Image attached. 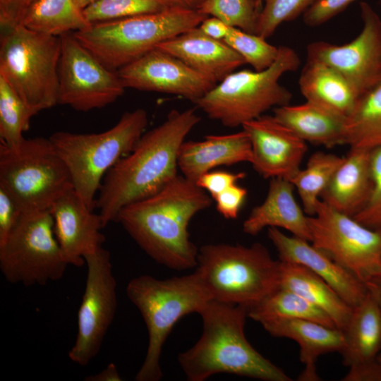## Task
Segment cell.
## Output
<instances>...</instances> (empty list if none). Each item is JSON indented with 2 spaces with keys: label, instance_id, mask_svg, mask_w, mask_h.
Returning <instances> with one entry per match:
<instances>
[{
  "label": "cell",
  "instance_id": "6da1fadb",
  "mask_svg": "<svg viewBox=\"0 0 381 381\" xmlns=\"http://www.w3.org/2000/svg\"><path fill=\"white\" fill-rule=\"evenodd\" d=\"M200 121L193 108L172 109L161 124L145 132L131 153L109 170L96 198L104 226L117 222L126 206L156 193L178 175L180 147Z\"/></svg>",
  "mask_w": 381,
  "mask_h": 381
},
{
  "label": "cell",
  "instance_id": "7a4b0ae2",
  "mask_svg": "<svg viewBox=\"0 0 381 381\" xmlns=\"http://www.w3.org/2000/svg\"><path fill=\"white\" fill-rule=\"evenodd\" d=\"M212 198L203 189L178 174L156 193L126 206L121 223L135 243L157 262L176 270L197 266L198 249L188 226Z\"/></svg>",
  "mask_w": 381,
  "mask_h": 381
},
{
  "label": "cell",
  "instance_id": "3957f363",
  "mask_svg": "<svg viewBox=\"0 0 381 381\" xmlns=\"http://www.w3.org/2000/svg\"><path fill=\"white\" fill-rule=\"evenodd\" d=\"M198 314L203 324L201 337L178 356L188 380L203 381L217 373L265 381L292 380L247 340L245 307L210 300Z\"/></svg>",
  "mask_w": 381,
  "mask_h": 381
},
{
  "label": "cell",
  "instance_id": "277c9868",
  "mask_svg": "<svg viewBox=\"0 0 381 381\" xmlns=\"http://www.w3.org/2000/svg\"><path fill=\"white\" fill-rule=\"evenodd\" d=\"M195 271L212 300L247 310L280 286V260L258 242L205 245L198 249Z\"/></svg>",
  "mask_w": 381,
  "mask_h": 381
},
{
  "label": "cell",
  "instance_id": "5b68a950",
  "mask_svg": "<svg viewBox=\"0 0 381 381\" xmlns=\"http://www.w3.org/2000/svg\"><path fill=\"white\" fill-rule=\"evenodd\" d=\"M126 291L140 312L148 333L146 356L135 380L158 381L163 376L162 347L173 327L186 315L199 313L212 299L196 271L166 279L136 277L129 281Z\"/></svg>",
  "mask_w": 381,
  "mask_h": 381
},
{
  "label": "cell",
  "instance_id": "8992f818",
  "mask_svg": "<svg viewBox=\"0 0 381 381\" xmlns=\"http://www.w3.org/2000/svg\"><path fill=\"white\" fill-rule=\"evenodd\" d=\"M147 114L143 109L125 112L111 128L98 133H54L49 139L66 164L73 188L93 210L106 174L127 156L145 133Z\"/></svg>",
  "mask_w": 381,
  "mask_h": 381
},
{
  "label": "cell",
  "instance_id": "52a82bcc",
  "mask_svg": "<svg viewBox=\"0 0 381 381\" xmlns=\"http://www.w3.org/2000/svg\"><path fill=\"white\" fill-rule=\"evenodd\" d=\"M300 64L294 49L279 47L277 59L270 67L234 71L194 104L226 127H242L269 109L290 103L292 93L279 80L284 73L296 71Z\"/></svg>",
  "mask_w": 381,
  "mask_h": 381
},
{
  "label": "cell",
  "instance_id": "ba28073f",
  "mask_svg": "<svg viewBox=\"0 0 381 381\" xmlns=\"http://www.w3.org/2000/svg\"><path fill=\"white\" fill-rule=\"evenodd\" d=\"M208 16L181 7L92 23L73 32L102 64L118 71L166 40L195 28Z\"/></svg>",
  "mask_w": 381,
  "mask_h": 381
},
{
  "label": "cell",
  "instance_id": "9c48e42d",
  "mask_svg": "<svg viewBox=\"0 0 381 381\" xmlns=\"http://www.w3.org/2000/svg\"><path fill=\"white\" fill-rule=\"evenodd\" d=\"M1 31L0 75L38 112L58 104L61 37L22 24Z\"/></svg>",
  "mask_w": 381,
  "mask_h": 381
},
{
  "label": "cell",
  "instance_id": "30bf717a",
  "mask_svg": "<svg viewBox=\"0 0 381 381\" xmlns=\"http://www.w3.org/2000/svg\"><path fill=\"white\" fill-rule=\"evenodd\" d=\"M0 186L23 213L49 210L73 187L69 171L49 138H23L15 147L0 144Z\"/></svg>",
  "mask_w": 381,
  "mask_h": 381
},
{
  "label": "cell",
  "instance_id": "8fae6325",
  "mask_svg": "<svg viewBox=\"0 0 381 381\" xmlns=\"http://www.w3.org/2000/svg\"><path fill=\"white\" fill-rule=\"evenodd\" d=\"M68 265L49 210L23 213L0 243V270L11 284L44 285L60 279Z\"/></svg>",
  "mask_w": 381,
  "mask_h": 381
},
{
  "label": "cell",
  "instance_id": "7c38bea8",
  "mask_svg": "<svg viewBox=\"0 0 381 381\" xmlns=\"http://www.w3.org/2000/svg\"><path fill=\"white\" fill-rule=\"evenodd\" d=\"M308 224L310 243L365 284L381 277V232L321 200Z\"/></svg>",
  "mask_w": 381,
  "mask_h": 381
},
{
  "label": "cell",
  "instance_id": "4fadbf2b",
  "mask_svg": "<svg viewBox=\"0 0 381 381\" xmlns=\"http://www.w3.org/2000/svg\"><path fill=\"white\" fill-rule=\"evenodd\" d=\"M60 37L58 104L86 112L103 108L123 94L126 88L117 71L102 64L73 32Z\"/></svg>",
  "mask_w": 381,
  "mask_h": 381
},
{
  "label": "cell",
  "instance_id": "5bb4252c",
  "mask_svg": "<svg viewBox=\"0 0 381 381\" xmlns=\"http://www.w3.org/2000/svg\"><path fill=\"white\" fill-rule=\"evenodd\" d=\"M87 277L78 312L75 341L68 352L74 363L87 365L99 353L116 307V282L110 253L99 248L84 257Z\"/></svg>",
  "mask_w": 381,
  "mask_h": 381
},
{
  "label": "cell",
  "instance_id": "9a60e30c",
  "mask_svg": "<svg viewBox=\"0 0 381 381\" xmlns=\"http://www.w3.org/2000/svg\"><path fill=\"white\" fill-rule=\"evenodd\" d=\"M360 8L363 27L354 40L343 45L318 41L307 47V59L337 71L359 97L381 79V18L365 1Z\"/></svg>",
  "mask_w": 381,
  "mask_h": 381
},
{
  "label": "cell",
  "instance_id": "2e32d148",
  "mask_svg": "<svg viewBox=\"0 0 381 381\" xmlns=\"http://www.w3.org/2000/svg\"><path fill=\"white\" fill-rule=\"evenodd\" d=\"M117 71L125 88L175 95L193 103L217 84L157 47Z\"/></svg>",
  "mask_w": 381,
  "mask_h": 381
},
{
  "label": "cell",
  "instance_id": "e0dca14e",
  "mask_svg": "<svg viewBox=\"0 0 381 381\" xmlns=\"http://www.w3.org/2000/svg\"><path fill=\"white\" fill-rule=\"evenodd\" d=\"M252 150L253 168L264 179L289 180L300 168L306 142L273 115L263 114L245 123Z\"/></svg>",
  "mask_w": 381,
  "mask_h": 381
},
{
  "label": "cell",
  "instance_id": "ac0fdd59",
  "mask_svg": "<svg viewBox=\"0 0 381 381\" xmlns=\"http://www.w3.org/2000/svg\"><path fill=\"white\" fill-rule=\"evenodd\" d=\"M49 212L65 260L68 265L83 266L84 257L102 247L105 241L101 216L88 207L73 187L56 198Z\"/></svg>",
  "mask_w": 381,
  "mask_h": 381
},
{
  "label": "cell",
  "instance_id": "d6986e66",
  "mask_svg": "<svg viewBox=\"0 0 381 381\" xmlns=\"http://www.w3.org/2000/svg\"><path fill=\"white\" fill-rule=\"evenodd\" d=\"M279 260L303 265L326 282L352 308L367 296L366 285L310 241L267 228Z\"/></svg>",
  "mask_w": 381,
  "mask_h": 381
},
{
  "label": "cell",
  "instance_id": "ffe728a7",
  "mask_svg": "<svg viewBox=\"0 0 381 381\" xmlns=\"http://www.w3.org/2000/svg\"><path fill=\"white\" fill-rule=\"evenodd\" d=\"M157 48L176 56L216 83L246 64L223 40L207 36L198 26L161 42Z\"/></svg>",
  "mask_w": 381,
  "mask_h": 381
},
{
  "label": "cell",
  "instance_id": "44dd1931",
  "mask_svg": "<svg viewBox=\"0 0 381 381\" xmlns=\"http://www.w3.org/2000/svg\"><path fill=\"white\" fill-rule=\"evenodd\" d=\"M251 160L250 141L242 129L231 134L207 135L200 141H184L179 150L178 168L182 176L195 183L217 167Z\"/></svg>",
  "mask_w": 381,
  "mask_h": 381
},
{
  "label": "cell",
  "instance_id": "7402d4cb",
  "mask_svg": "<svg viewBox=\"0 0 381 381\" xmlns=\"http://www.w3.org/2000/svg\"><path fill=\"white\" fill-rule=\"evenodd\" d=\"M294 189L287 179H270L266 198L260 205L252 209L244 220L243 232L255 236L265 228H281L310 242L308 216L297 202Z\"/></svg>",
  "mask_w": 381,
  "mask_h": 381
},
{
  "label": "cell",
  "instance_id": "603a6c76",
  "mask_svg": "<svg viewBox=\"0 0 381 381\" xmlns=\"http://www.w3.org/2000/svg\"><path fill=\"white\" fill-rule=\"evenodd\" d=\"M271 335L295 341L300 347V360L304 369L298 380L318 381V358L327 353L341 352L344 346L343 331L308 320H277L261 324Z\"/></svg>",
  "mask_w": 381,
  "mask_h": 381
},
{
  "label": "cell",
  "instance_id": "cb8c5ba5",
  "mask_svg": "<svg viewBox=\"0 0 381 381\" xmlns=\"http://www.w3.org/2000/svg\"><path fill=\"white\" fill-rule=\"evenodd\" d=\"M370 152L350 148L321 194L323 202L353 217L363 209L372 188Z\"/></svg>",
  "mask_w": 381,
  "mask_h": 381
},
{
  "label": "cell",
  "instance_id": "d4e9b609",
  "mask_svg": "<svg viewBox=\"0 0 381 381\" xmlns=\"http://www.w3.org/2000/svg\"><path fill=\"white\" fill-rule=\"evenodd\" d=\"M273 116L306 143L332 148L344 145L346 117L306 101L273 109Z\"/></svg>",
  "mask_w": 381,
  "mask_h": 381
},
{
  "label": "cell",
  "instance_id": "484cf974",
  "mask_svg": "<svg viewBox=\"0 0 381 381\" xmlns=\"http://www.w3.org/2000/svg\"><path fill=\"white\" fill-rule=\"evenodd\" d=\"M298 85L306 101L347 117L359 95L351 84L327 64L307 59Z\"/></svg>",
  "mask_w": 381,
  "mask_h": 381
},
{
  "label": "cell",
  "instance_id": "4316f807",
  "mask_svg": "<svg viewBox=\"0 0 381 381\" xmlns=\"http://www.w3.org/2000/svg\"><path fill=\"white\" fill-rule=\"evenodd\" d=\"M344 346L340 353L349 368L377 359L381 352V311L368 291L353 308L350 319L342 330Z\"/></svg>",
  "mask_w": 381,
  "mask_h": 381
},
{
  "label": "cell",
  "instance_id": "83f0119b",
  "mask_svg": "<svg viewBox=\"0 0 381 381\" xmlns=\"http://www.w3.org/2000/svg\"><path fill=\"white\" fill-rule=\"evenodd\" d=\"M280 286L297 294L327 314L335 326L343 330L353 308L326 282L306 267L281 261Z\"/></svg>",
  "mask_w": 381,
  "mask_h": 381
},
{
  "label": "cell",
  "instance_id": "f1b7e54d",
  "mask_svg": "<svg viewBox=\"0 0 381 381\" xmlns=\"http://www.w3.org/2000/svg\"><path fill=\"white\" fill-rule=\"evenodd\" d=\"M20 24L30 30L58 37L92 25L74 0H37L26 9Z\"/></svg>",
  "mask_w": 381,
  "mask_h": 381
},
{
  "label": "cell",
  "instance_id": "f546056e",
  "mask_svg": "<svg viewBox=\"0 0 381 381\" xmlns=\"http://www.w3.org/2000/svg\"><path fill=\"white\" fill-rule=\"evenodd\" d=\"M344 145L368 150L381 147V79L359 97L346 118Z\"/></svg>",
  "mask_w": 381,
  "mask_h": 381
},
{
  "label": "cell",
  "instance_id": "4dcf8cb0",
  "mask_svg": "<svg viewBox=\"0 0 381 381\" xmlns=\"http://www.w3.org/2000/svg\"><path fill=\"white\" fill-rule=\"evenodd\" d=\"M248 316L260 324L277 320L301 319L337 327L324 311L294 291L281 286L248 310Z\"/></svg>",
  "mask_w": 381,
  "mask_h": 381
},
{
  "label": "cell",
  "instance_id": "1f68e13d",
  "mask_svg": "<svg viewBox=\"0 0 381 381\" xmlns=\"http://www.w3.org/2000/svg\"><path fill=\"white\" fill-rule=\"evenodd\" d=\"M343 157L332 153L315 152L308 159L304 169H299L289 181L301 199L308 216H313L323 190L329 183Z\"/></svg>",
  "mask_w": 381,
  "mask_h": 381
},
{
  "label": "cell",
  "instance_id": "d6a6232c",
  "mask_svg": "<svg viewBox=\"0 0 381 381\" xmlns=\"http://www.w3.org/2000/svg\"><path fill=\"white\" fill-rule=\"evenodd\" d=\"M39 112L30 107L0 75V139L9 147L18 145L30 128L31 119Z\"/></svg>",
  "mask_w": 381,
  "mask_h": 381
},
{
  "label": "cell",
  "instance_id": "836d02e7",
  "mask_svg": "<svg viewBox=\"0 0 381 381\" xmlns=\"http://www.w3.org/2000/svg\"><path fill=\"white\" fill-rule=\"evenodd\" d=\"M171 8L174 7L165 0H97L83 12L92 24L158 13Z\"/></svg>",
  "mask_w": 381,
  "mask_h": 381
},
{
  "label": "cell",
  "instance_id": "e575fe53",
  "mask_svg": "<svg viewBox=\"0 0 381 381\" xmlns=\"http://www.w3.org/2000/svg\"><path fill=\"white\" fill-rule=\"evenodd\" d=\"M260 10L257 0H205L198 11L231 27L255 34Z\"/></svg>",
  "mask_w": 381,
  "mask_h": 381
},
{
  "label": "cell",
  "instance_id": "d590c367",
  "mask_svg": "<svg viewBox=\"0 0 381 381\" xmlns=\"http://www.w3.org/2000/svg\"><path fill=\"white\" fill-rule=\"evenodd\" d=\"M223 41L255 71H262L270 67L276 60L279 52V47L270 44L266 39L234 27L230 26Z\"/></svg>",
  "mask_w": 381,
  "mask_h": 381
},
{
  "label": "cell",
  "instance_id": "8d00e7d4",
  "mask_svg": "<svg viewBox=\"0 0 381 381\" xmlns=\"http://www.w3.org/2000/svg\"><path fill=\"white\" fill-rule=\"evenodd\" d=\"M317 0H262L255 34L267 39L284 22L303 14Z\"/></svg>",
  "mask_w": 381,
  "mask_h": 381
},
{
  "label": "cell",
  "instance_id": "74e56055",
  "mask_svg": "<svg viewBox=\"0 0 381 381\" xmlns=\"http://www.w3.org/2000/svg\"><path fill=\"white\" fill-rule=\"evenodd\" d=\"M372 188L363 209L353 217L364 226L381 232V147L370 152Z\"/></svg>",
  "mask_w": 381,
  "mask_h": 381
},
{
  "label": "cell",
  "instance_id": "f35d334b",
  "mask_svg": "<svg viewBox=\"0 0 381 381\" xmlns=\"http://www.w3.org/2000/svg\"><path fill=\"white\" fill-rule=\"evenodd\" d=\"M356 0H317L303 14L306 25L314 27L328 21Z\"/></svg>",
  "mask_w": 381,
  "mask_h": 381
},
{
  "label": "cell",
  "instance_id": "ab89813d",
  "mask_svg": "<svg viewBox=\"0 0 381 381\" xmlns=\"http://www.w3.org/2000/svg\"><path fill=\"white\" fill-rule=\"evenodd\" d=\"M248 190L238 183L225 189L214 198L217 212L227 219H235L245 202Z\"/></svg>",
  "mask_w": 381,
  "mask_h": 381
},
{
  "label": "cell",
  "instance_id": "60d3db41",
  "mask_svg": "<svg viewBox=\"0 0 381 381\" xmlns=\"http://www.w3.org/2000/svg\"><path fill=\"white\" fill-rule=\"evenodd\" d=\"M246 177L244 172L226 171H210L195 182L196 185L205 190L214 199L218 194Z\"/></svg>",
  "mask_w": 381,
  "mask_h": 381
},
{
  "label": "cell",
  "instance_id": "b9f144b4",
  "mask_svg": "<svg viewBox=\"0 0 381 381\" xmlns=\"http://www.w3.org/2000/svg\"><path fill=\"white\" fill-rule=\"evenodd\" d=\"M22 214L17 202L0 186V243L6 239Z\"/></svg>",
  "mask_w": 381,
  "mask_h": 381
},
{
  "label": "cell",
  "instance_id": "7bdbcfd3",
  "mask_svg": "<svg viewBox=\"0 0 381 381\" xmlns=\"http://www.w3.org/2000/svg\"><path fill=\"white\" fill-rule=\"evenodd\" d=\"M343 381H381V367L375 360L349 367Z\"/></svg>",
  "mask_w": 381,
  "mask_h": 381
},
{
  "label": "cell",
  "instance_id": "ee69618b",
  "mask_svg": "<svg viewBox=\"0 0 381 381\" xmlns=\"http://www.w3.org/2000/svg\"><path fill=\"white\" fill-rule=\"evenodd\" d=\"M20 0H0V26L1 30L20 23Z\"/></svg>",
  "mask_w": 381,
  "mask_h": 381
},
{
  "label": "cell",
  "instance_id": "f6af8a7d",
  "mask_svg": "<svg viewBox=\"0 0 381 381\" xmlns=\"http://www.w3.org/2000/svg\"><path fill=\"white\" fill-rule=\"evenodd\" d=\"M207 36L218 40H223L226 36L230 26L216 17H207L198 26Z\"/></svg>",
  "mask_w": 381,
  "mask_h": 381
},
{
  "label": "cell",
  "instance_id": "bcb514c9",
  "mask_svg": "<svg viewBox=\"0 0 381 381\" xmlns=\"http://www.w3.org/2000/svg\"><path fill=\"white\" fill-rule=\"evenodd\" d=\"M87 381H121L116 366L114 363L109 364L101 372L85 377Z\"/></svg>",
  "mask_w": 381,
  "mask_h": 381
},
{
  "label": "cell",
  "instance_id": "7dc6e473",
  "mask_svg": "<svg viewBox=\"0 0 381 381\" xmlns=\"http://www.w3.org/2000/svg\"><path fill=\"white\" fill-rule=\"evenodd\" d=\"M173 7L198 10L205 0H165Z\"/></svg>",
  "mask_w": 381,
  "mask_h": 381
},
{
  "label": "cell",
  "instance_id": "c3c4849f",
  "mask_svg": "<svg viewBox=\"0 0 381 381\" xmlns=\"http://www.w3.org/2000/svg\"><path fill=\"white\" fill-rule=\"evenodd\" d=\"M365 285L377 301L381 311V277L374 279Z\"/></svg>",
  "mask_w": 381,
  "mask_h": 381
},
{
  "label": "cell",
  "instance_id": "681fc988",
  "mask_svg": "<svg viewBox=\"0 0 381 381\" xmlns=\"http://www.w3.org/2000/svg\"><path fill=\"white\" fill-rule=\"evenodd\" d=\"M35 1L37 0H20V13L21 20L26 9L28 8V6L30 4H32Z\"/></svg>",
  "mask_w": 381,
  "mask_h": 381
},
{
  "label": "cell",
  "instance_id": "f907efd6",
  "mask_svg": "<svg viewBox=\"0 0 381 381\" xmlns=\"http://www.w3.org/2000/svg\"><path fill=\"white\" fill-rule=\"evenodd\" d=\"M80 8L84 9L97 0H74Z\"/></svg>",
  "mask_w": 381,
  "mask_h": 381
},
{
  "label": "cell",
  "instance_id": "816d5d0a",
  "mask_svg": "<svg viewBox=\"0 0 381 381\" xmlns=\"http://www.w3.org/2000/svg\"><path fill=\"white\" fill-rule=\"evenodd\" d=\"M377 360L381 367V352L378 354L377 357Z\"/></svg>",
  "mask_w": 381,
  "mask_h": 381
},
{
  "label": "cell",
  "instance_id": "f5cc1de1",
  "mask_svg": "<svg viewBox=\"0 0 381 381\" xmlns=\"http://www.w3.org/2000/svg\"><path fill=\"white\" fill-rule=\"evenodd\" d=\"M259 7L262 9V0H257Z\"/></svg>",
  "mask_w": 381,
  "mask_h": 381
}]
</instances>
